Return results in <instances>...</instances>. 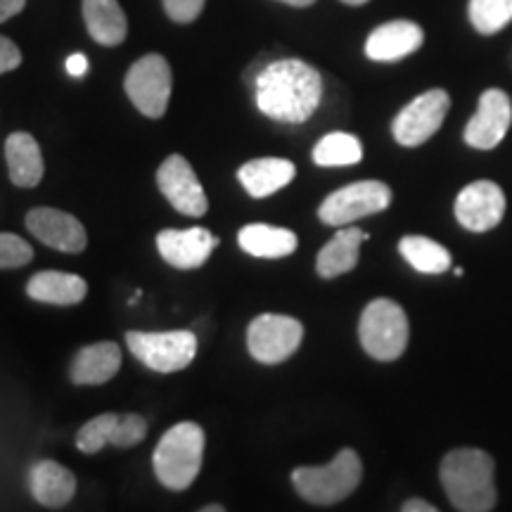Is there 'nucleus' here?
I'll return each mask as SVG.
<instances>
[{
  "mask_svg": "<svg viewBox=\"0 0 512 512\" xmlns=\"http://www.w3.org/2000/svg\"><path fill=\"white\" fill-rule=\"evenodd\" d=\"M448 107H451V98H448L446 91L441 88H434V91H427L408 102L403 110L396 114L392 133L396 143L403 147H418L427 143L434 133L439 131L441 124H444Z\"/></svg>",
  "mask_w": 512,
  "mask_h": 512,
  "instance_id": "9d476101",
  "label": "nucleus"
},
{
  "mask_svg": "<svg viewBox=\"0 0 512 512\" xmlns=\"http://www.w3.org/2000/svg\"><path fill=\"white\" fill-rule=\"evenodd\" d=\"M505 216V195L494 181H475L460 190L456 200V219L465 230L486 233L496 228Z\"/></svg>",
  "mask_w": 512,
  "mask_h": 512,
  "instance_id": "ddd939ff",
  "label": "nucleus"
},
{
  "mask_svg": "<svg viewBox=\"0 0 512 512\" xmlns=\"http://www.w3.org/2000/svg\"><path fill=\"white\" fill-rule=\"evenodd\" d=\"M470 19L482 36L498 34L512 22V0H470Z\"/></svg>",
  "mask_w": 512,
  "mask_h": 512,
  "instance_id": "cd10ccee",
  "label": "nucleus"
},
{
  "mask_svg": "<svg viewBox=\"0 0 512 512\" xmlns=\"http://www.w3.org/2000/svg\"><path fill=\"white\" fill-rule=\"evenodd\" d=\"M24 5H27V0H0V24L19 15L24 10Z\"/></svg>",
  "mask_w": 512,
  "mask_h": 512,
  "instance_id": "473e14b6",
  "label": "nucleus"
},
{
  "mask_svg": "<svg viewBox=\"0 0 512 512\" xmlns=\"http://www.w3.org/2000/svg\"><path fill=\"white\" fill-rule=\"evenodd\" d=\"M88 67H91V64H88V57L83 53H74V55L67 57V72L76 76V79L86 74Z\"/></svg>",
  "mask_w": 512,
  "mask_h": 512,
  "instance_id": "2f4dec72",
  "label": "nucleus"
},
{
  "mask_svg": "<svg viewBox=\"0 0 512 512\" xmlns=\"http://www.w3.org/2000/svg\"><path fill=\"white\" fill-rule=\"evenodd\" d=\"M422 41H425V31L418 24L408 19H394L368 36L366 55L373 62H399L420 50Z\"/></svg>",
  "mask_w": 512,
  "mask_h": 512,
  "instance_id": "dca6fc26",
  "label": "nucleus"
},
{
  "mask_svg": "<svg viewBox=\"0 0 512 512\" xmlns=\"http://www.w3.org/2000/svg\"><path fill=\"white\" fill-rule=\"evenodd\" d=\"M31 496L46 508H62L76 494V477L55 460H41L29 472Z\"/></svg>",
  "mask_w": 512,
  "mask_h": 512,
  "instance_id": "6ab92c4d",
  "label": "nucleus"
},
{
  "mask_svg": "<svg viewBox=\"0 0 512 512\" xmlns=\"http://www.w3.org/2000/svg\"><path fill=\"white\" fill-rule=\"evenodd\" d=\"M19 64H22V53H19V48L10 41V38L0 36V74L12 72Z\"/></svg>",
  "mask_w": 512,
  "mask_h": 512,
  "instance_id": "7c9ffc66",
  "label": "nucleus"
},
{
  "mask_svg": "<svg viewBox=\"0 0 512 512\" xmlns=\"http://www.w3.org/2000/svg\"><path fill=\"white\" fill-rule=\"evenodd\" d=\"M207 0H164V10L174 22L190 24L202 15Z\"/></svg>",
  "mask_w": 512,
  "mask_h": 512,
  "instance_id": "c756f323",
  "label": "nucleus"
},
{
  "mask_svg": "<svg viewBox=\"0 0 512 512\" xmlns=\"http://www.w3.org/2000/svg\"><path fill=\"white\" fill-rule=\"evenodd\" d=\"M399 252L415 271L427 275H439L451 268V254L444 245L434 242L425 235H406L399 242Z\"/></svg>",
  "mask_w": 512,
  "mask_h": 512,
  "instance_id": "393cba45",
  "label": "nucleus"
},
{
  "mask_svg": "<svg viewBox=\"0 0 512 512\" xmlns=\"http://www.w3.org/2000/svg\"><path fill=\"white\" fill-rule=\"evenodd\" d=\"M294 176H297V166L290 159L280 157L252 159V162L242 164L238 171L242 188L256 200H264V197H271L273 192L283 190L285 185L292 183Z\"/></svg>",
  "mask_w": 512,
  "mask_h": 512,
  "instance_id": "f3484780",
  "label": "nucleus"
},
{
  "mask_svg": "<svg viewBox=\"0 0 512 512\" xmlns=\"http://www.w3.org/2000/svg\"><path fill=\"white\" fill-rule=\"evenodd\" d=\"M512 126L510 95L501 88H489L479 98L475 117L465 126V143L475 150H494L503 143Z\"/></svg>",
  "mask_w": 512,
  "mask_h": 512,
  "instance_id": "f8f14e48",
  "label": "nucleus"
},
{
  "mask_svg": "<svg viewBox=\"0 0 512 512\" xmlns=\"http://www.w3.org/2000/svg\"><path fill=\"white\" fill-rule=\"evenodd\" d=\"M496 463L479 448H456L441 460L439 477L448 501L460 512H489L496 505Z\"/></svg>",
  "mask_w": 512,
  "mask_h": 512,
  "instance_id": "f03ea898",
  "label": "nucleus"
},
{
  "mask_svg": "<svg viewBox=\"0 0 512 512\" xmlns=\"http://www.w3.org/2000/svg\"><path fill=\"white\" fill-rule=\"evenodd\" d=\"M363 477V463L354 448H342L328 465L297 467L292 484L306 503L335 505L358 489Z\"/></svg>",
  "mask_w": 512,
  "mask_h": 512,
  "instance_id": "20e7f679",
  "label": "nucleus"
},
{
  "mask_svg": "<svg viewBox=\"0 0 512 512\" xmlns=\"http://www.w3.org/2000/svg\"><path fill=\"white\" fill-rule=\"evenodd\" d=\"M119 413H102L98 418L88 420L86 425L76 432V448L81 453H98L107 444H114L119 432Z\"/></svg>",
  "mask_w": 512,
  "mask_h": 512,
  "instance_id": "bb28decb",
  "label": "nucleus"
},
{
  "mask_svg": "<svg viewBox=\"0 0 512 512\" xmlns=\"http://www.w3.org/2000/svg\"><path fill=\"white\" fill-rule=\"evenodd\" d=\"M157 185L162 195L171 202V207L185 216H204L209 211V200L204 195L202 183L197 181L195 171L183 155H171L157 171Z\"/></svg>",
  "mask_w": 512,
  "mask_h": 512,
  "instance_id": "9b49d317",
  "label": "nucleus"
},
{
  "mask_svg": "<svg viewBox=\"0 0 512 512\" xmlns=\"http://www.w3.org/2000/svg\"><path fill=\"white\" fill-rule=\"evenodd\" d=\"M27 228L43 245L57 252L79 254L88 245V235L83 223L67 211L53 207H36L27 214Z\"/></svg>",
  "mask_w": 512,
  "mask_h": 512,
  "instance_id": "4468645a",
  "label": "nucleus"
},
{
  "mask_svg": "<svg viewBox=\"0 0 512 512\" xmlns=\"http://www.w3.org/2000/svg\"><path fill=\"white\" fill-rule=\"evenodd\" d=\"M363 159V145L361 140L351 133L335 131L320 138V143L313 147V162L318 166H354Z\"/></svg>",
  "mask_w": 512,
  "mask_h": 512,
  "instance_id": "a878e982",
  "label": "nucleus"
},
{
  "mask_svg": "<svg viewBox=\"0 0 512 512\" xmlns=\"http://www.w3.org/2000/svg\"><path fill=\"white\" fill-rule=\"evenodd\" d=\"M121 368V347L117 342H98L88 344V347L79 349V354L72 361V375L74 384H105L110 382Z\"/></svg>",
  "mask_w": 512,
  "mask_h": 512,
  "instance_id": "a211bd4d",
  "label": "nucleus"
},
{
  "mask_svg": "<svg viewBox=\"0 0 512 512\" xmlns=\"http://www.w3.org/2000/svg\"><path fill=\"white\" fill-rule=\"evenodd\" d=\"M368 238L370 235L358 228H342L339 233H335V238L318 252L316 271L320 278L332 280L337 278V275L354 271L358 264V256H361V245Z\"/></svg>",
  "mask_w": 512,
  "mask_h": 512,
  "instance_id": "5701e85b",
  "label": "nucleus"
},
{
  "mask_svg": "<svg viewBox=\"0 0 512 512\" xmlns=\"http://www.w3.org/2000/svg\"><path fill=\"white\" fill-rule=\"evenodd\" d=\"M238 245L249 256L259 259H283L297 252V235L287 228L268 226V223H249L238 233Z\"/></svg>",
  "mask_w": 512,
  "mask_h": 512,
  "instance_id": "b1692460",
  "label": "nucleus"
},
{
  "mask_svg": "<svg viewBox=\"0 0 512 512\" xmlns=\"http://www.w3.org/2000/svg\"><path fill=\"white\" fill-rule=\"evenodd\" d=\"M204 458V430L197 422H176L169 432L159 439L152 456L155 475L159 484L171 491H185L195 482L202 470Z\"/></svg>",
  "mask_w": 512,
  "mask_h": 512,
  "instance_id": "7ed1b4c3",
  "label": "nucleus"
},
{
  "mask_svg": "<svg viewBox=\"0 0 512 512\" xmlns=\"http://www.w3.org/2000/svg\"><path fill=\"white\" fill-rule=\"evenodd\" d=\"M86 29L95 43L114 48L124 43L128 34L126 12L121 10L119 0H81Z\"/></svg>",
  "mask_w": 512,
  "mask_h": 512,
  "instance_id": "4be33fe9",
  "label": "nucleus"
},
{
  "mask_svg": "<svg viewBox=\"0 0 512 512\" xmlns=\"http://www.w3.org/2000/svg\"><path fill=\"white\" fill-rule=\"evenodd\" d=\"M453 273H456V278H463V275H465V271H463V268H453Z\"/></svg>",
  "mask_w": 512,
  "mask_h": 512,
  "instance_id": "4c0bfd02",
  "label": "nucleus"
},
{
  "mask_svg": "<svg viewBox=\"0 0 512 512\" xmlns=\"http://www.w3.org/2000/svg\"><path fill=\"white\" fill-rule=\"evenodd\" d=\"M171 86H174V76H171L169 62L157 53L140 57L124 79L126 95L136 105V110L150 119L164 117L169 110Z\"/></svg>",
  "mask_w": 512,
  "mask_h": 512,
  "instance_id": "6e6552de",
  "label": "nucleus"
},
{
  "mask_svg": "<svg viewBox=\"0 0 512 512\" xmlns=\"http://www.w3.org/2000/svg\"><path fill=\"white\" fill-rule=\"evenodd\" d=\"M392 204V190L382 181H358L344 185L320 204L318 216L325 226H349L358 219L380 214Z\"/></svg>",
  "mask_w": 512,
  "mask_h": 512,
  "instance_id": "0eeeda50",
  "label": "nucleus"
},
{
  "mask_svg": "<svg viewBox=\"0 0 512 512\" xmlns=\"http://www.w3.org/2000/svg\"><path fill=\"white\" fill-rule=\"evenodd\" d=\"M408 335L406 311L392 299H375L363 309L358 339L375 361H396L408 347Z\"/></svg>",
  "mask_w": 512,
  "mask_h": 512,
  "instance_id": "39448f33",
  "label": "nucleus"
},
{
  "mask_svg": "<svg viewBox=\"0 0 512 512\" xmlns=\"http://www.w3.org/2000/svg\"><path fill=\"white\" fill-rule=\"evenodd\" d=\"M200 512H226L221 508V505H207V508H202Z\"/></svg>",
  "mask_w": 512,
  "mask_h": 512,
  "instance_id": "c9c22d12",
  "label": "nucleus"
},
{
  "mask_svg": "<svg viewBox=\"0 0 512 512\" xmlns=\"http://www.w3.org/2000/svg\"><path fill=\"white\" fill-rule=\"evenodd\" d=\"M34 261V249L19 235L0 233V268H22Z\"/></svg>",
  "mask_w": 512,
  "mask_h": 512,
  "instance_id": "c85d7f7f",
  "label": "nucleus"
},
{
  "mask_svg": "<svg viewBox=\"0 0 512 512\" xmlns=\"http://www.w3.org/2000/svg\"><path fill=\"white\" fill-rule=\"evenodd\" d=\"M216 247H219V238H214L207 228L162 230L157 235L159 254L166 264L178 271H192V268L207 264Z\"/></svg>",
  "mask_w": 512,
  "mask_h": 512,
  "instance_id": "2eb2a0df",
  "label": "nucleus"
},
{
  "mask_svg": "<svg viewBox=\"0 0 512 512\" xmlns=\"http://www.w3.org/2000/svg\"><path fill=\"white\" fill-rule=\"evenodd\" d=\"M342 3H347V5H366L368 0H342Z\"/></svg>",
  "mask_w": 512,
  "mask_h": 512,
  "instance_id": "e433bc0d",
  "label": "nucleus"
},
{
  "mask_svg": "<svg viewBox=\"0 0 512 512\" xmlns=\"http://www.w3.org/2000/svg\"><path fill=\"white\" fill-rule=\"evenodd\" d=\"M323 79L318 69L302 60H275L254 76V102L268 119L283 124H304L318 110Z\"/></svg>",
  "mask_w": 512,
  "mask_h": 512,
  "instance_id": "f257e3e1",
  "label": "nucleus"
},
{
  "mask_svg": "<svg viewBox=\"0 0 512 512\" xmlns=\"http://www.w3.org/2000/svg\"><path fill=\"white\" fill-rule=\"evenodd\" d=\"M27 294L34 302L53 306L81 304L88 294V283L81 275L64 271H41L29 280Z\"/></svg>",
  "mask_w": 512,
  "mask_h": 512,
  "instance_id": "aec40b11",
  "label": "nucleus"
},
{
  "mask_svg": "<svg viewBox=\"0 0 512 512\" xmlns=\"http://www.w3.org/2000/svg\"><path fill=\"white\" fill-rule=\"evenodd\" d=\"M5 159H8L10 181L17 188H36L43 178V155L31 133L17 131L5 140Z\"/></svg>",
  "mask_w": 512,
  "mask_h": 512,
  "instance_id": "412c9836",
  "label": "nucleus"
},
{
  "mask_svg": "<svg viewBox=\"0 0 512 512\" xmlns=\"http://www.w3.org/2000/svg\"><path fill=\"white\" fill-rule=\"evenodd\" d=\"M304 325L280 313H261L247 328V349L254 361L278 366L302 347Z\"/></svg>",
  "mask_w": 512,
  "mask_h": 512,
  "instance_id": "1a4fd4ad",
  "label": "nucleus"
},
{
  "mask_svg": "<svg viewBox=\"0 0 512 512\" xmlns=\"http://www.w3.org/2000/svg\"><path fill=\"white\" fill-rule=\"evenodd\" d=\"M401 512H439V510L427 501H422V498H411V501L403 503Z\"/></svg>",
  "mask_w": 512,
  "mask_h": 512,
  "instance_id": "72a5a7b5",
  "label": "nucleus"
},
{
  "mask_svg": "<svg viewBox=\"0 0 512 512\" xmlns=\"http://www.w3.org/2000/svg\"><path fill=\"white\" fill-rule=\"evenodd\" d=\"M280 3L292 5V8H309V5L316 3V0H280Z\"/></svg>",
  "mask_w": 512,
  "mask_h": 512,
  "instance_id": "f704fd0d",
  "label": "nucleus"
},
{
  "mask_svg": "<svg viewBox=\"0 0 512 512\" xmlns=\"http://www.w3.org/2000/svg\"><path fill=\"white\" fill-rule=\"evenodd\" d=\"M126 344L143 366L157 370V373H176V370L188 368L197 354V337L190 330H131L126 332Z\"/></svg>",
  "mask_w": 512,
  "mask_h": 512,
  "instance_id": "423d86ee",
  "label": "nucleus"
}]
</instances>
